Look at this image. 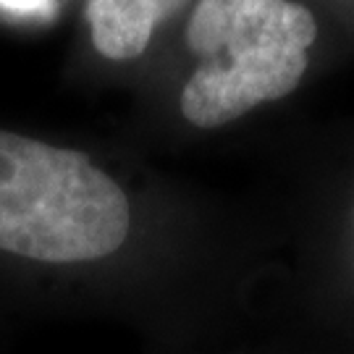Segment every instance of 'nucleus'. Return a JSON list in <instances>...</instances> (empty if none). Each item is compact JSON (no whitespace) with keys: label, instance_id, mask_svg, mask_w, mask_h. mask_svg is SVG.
Segmentation results:
<instances>
[{"label":"nucleus","instance_id":"7ed1b4c3","mask_svg":"<svg viewBox=\"0 0 354 354\" xmlns=\"http://www.w3.org/2000/svg\"><path fill=\"white\" fill-rule=\"evenodd\" d=\"M187 0H87L92 45L111 61H129L145 53L155 29Z\"/></svg>","mask_w":354,"mask_h":354},{"label":"nucleus","instance_id":"f257e3e1","mask_svg":"<svg viewBox=\"0 0 354 354\" xmlns=\"http://www.w3.org/2000/svg\"><path fill=\"white\" fill-rule=\"evenodd\" d=\"M124 189L84 152L0 131V250L37 263H89L129 236Z\"/></svg>","mask_w":354,"mask_h":354},{"label":"nucleus","instance_id":"f03ea898","mask_svg":"<svg viewBox=\"0 0 354 354\" xmlns=\"http://www.w3.org/2000/svg\"><path fill=\"white\" fill-rule=\"evenodd\" d=\"M315 37L313 13L291 0H200L187 24L200 66L181 89L184 118L215 129L286 97L302 82Z\"/></svg>","mask_w":354,"mask_h":354},{"label":"nucleus","instance_id":"20e7f679","mask_svg":"<svg viewBox=\"0 0 354 354\" xmlns=\"http://www.w3.org/2000/svg\"><path fill=\"white\" fill-rule=\"evenodd\" d=\"M0 6L6 11H19V13H35L48 8V0H0Z\"/></svg>","mask_w":354,"mask_h":354}]
</instances>
